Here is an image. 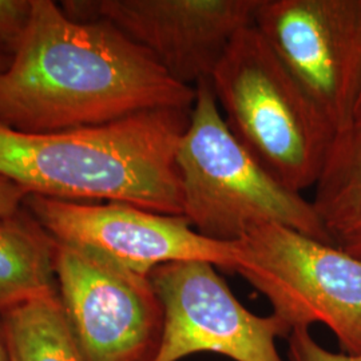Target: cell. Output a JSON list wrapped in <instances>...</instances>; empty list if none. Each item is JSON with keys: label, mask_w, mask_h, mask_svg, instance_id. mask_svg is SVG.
<instances>
[{"label": "cell", "mask_w": 361, "mask_h": 361, "mask_svg": "<svg viewBox=\"0 0 361 361\" xmlns=\"http://www.w3.org/2000/svg\"><path fill=\"white\" fill-rule=\"evenodd\" d=\"M262 0H98L104 19L150 52L169 75L195 87L210 80L233 39L255 26Z\"/></svg>", "instance_id": "10"}, {"label": "cell", "mask_w": 361, "mask_h": 361, "mask_svg": "<svg viewBox=\"0 0 361 361\" xmlns=\"http://www.w3.org/2000/svg\"><path fill=\"white\" fill-rule=\"evenodd\" d=\"M235 269L290 331L324 324L344 353H361V259L283 225L235 243Z\"/></svg>", "instance_id": "5"}, {"label": "cell", "mask_w": 361, "mask_h": 361, "mask_svg": "<svg viewBox=\"0 0 361 361\" xmlns=\"http://www.w3.org/2000/svg\"><path fill=\"white\" fill-rule=\"evenodd\" d=\"M217 267L205 261L164 264L149 274L164 310V335L155 361H180L210 352L233 361H284L277 337L286 324L257 316L233 295Z\"/></svg>", "instance_id": "9"}, {"label": "cell", "mask_w": 361, "mask_h": 361, "mask_svg": "<svg viewBox=\"0 0 361 361\" xmlns=\"http://www.w3.org/2000/svg\"><path fill=\"white\" fill-rule=\"evenodd\" d=\"M28 195L16 182L0 176V217L13 216L22 210Z\"/></svg>", "instance_id": "16"}, {"label": "cell", "mask_w": 361, "mask_h": 361, "mask_svg": "<svg viewBox=\"0 0 361 361\" xmlns=\"http://www.w3.org/2000/svg\"><path fill=\"white\" fill-rule=\"evenodd\" d=\"M10 361H87L78 345L59 295L0 313Z\"/></svg>", "instance_id": "13"}, {"label": "cell", "mask_w": 361, "mask_h": 361, "mask_svg": "<svg viewBox=\"0 0 361 361\" xmlns=\"http://www.w3.org/2000/svg\"><path fill=\"white\" fill-rule=\"evenodd\" d=\"M25 207L56 243L142 276L177 261L235 269V243L210 240L183 217L122 202H78L37 194L27 197Z\"/></svg>", "instance_id": "6"}, {"label": "cell", "mask_w": 361, "mask_h": 361, "mask_svg": "<svg viewBox=\"0 0 361 361\" xmlns=\"http://www.w3.org/2000/svg\"><path fill=\"white\" fill-rule=\"evenodd\" d=\"M32 0H0V50L13 55L26 32Z\"/></svg>", "instance_id": "14"}, {"label": "cell", "mask_w": 361, "mask_h": 361, "mask_svg": "<svg viewBox=\"0 0 361 361\" xmlns=\"http://www.w3.org/2000/svg\"><path fill=\"white\" fill-rule=\"evenodd\" d=\"M288 357L290 361H361V353H336L322 347L310 329H295L288 337Z\"/></svg>", "instance_id": "15"}, {"label": "cell", "mask_w": 361, "mask_h": 361, "mask_svg": "<svg viewBox=\"0 0 361 361\" xmlns=\"http://www.w3.org/2000/svg\"><path fill=\"white\" fill-rule=\"evenodd\" d=\"M310 202L331 244L361 259V138L337 134Z\"/></svg>", "instance_id": "12"}, {"label": "cell", "mask_w": 361, "mask_h": 361, "mask_svg": "<svg viewBox=\"0 0 361 361\" xmlns=\"http://www.w3.org/2000/svg\"><path fill=\"white\" fill-rule=\"evenodd\" d=\"M189 119L190 110L159 109L61 133H25L0 122V176L28 194L182 217L177 153Z\"/></svg>", "instance_id": "2"}, {"label": "cell", "mask_w": 361, "mask_h": 361, "mask_svg": "<svg viewBox=\"0 0 361 361\" xmlns=\"http://www.w3.org/2000/svg\"><path fill=\"white\" fill-rule=\"evenodd\" d=\"M0 361H10L8 360V352H7V345H6L1 323H0Z\"/></svg>", "instance_id": "18"}, {"label": "cell", "mask_w": 361, "mask_h": 361, "mask_svg": "<svg viewBox=\"0 0 361 361\" xmlns=\"http://www.w3.org/2000/svg\"><path fill=\"white\" fill-rule=\"evenodd\" d=\"M58 293L87 361H155L164 310L149 276L56 243Z\"/></svg>", "instance_id": "8"}, {"label": "cell", "mask_w": 361, "mask_h": 361, "mask_svg": "<svg viewBox=\"0 0 361 361\" xmlns=\"http://www.w3.org/2000/svg\"><path fill=\"white\" fill-rule=\"evenodd\" d=\"M177 166L182 217L207 238L234 244L276 224L331 244L312 202L276 180L234 138L210 80L195 86Z\"/></svg>", "instance_id": "4"}, {"label": "cell", "mask_w": 361, "mask_h": 361, "mask_svg": "<svg viewBox=\"0 0 361 361\" xmlns=\"http://www.w3.org/2000/svg\"><path fill=\"white\" fill-rule=\"evenodd\" d=\"M347 131H350L352 134H355L356 137L361 138V92L357 99L356 107L353 110V116H352V121H350V126Z\"/></svg>", "instance_id": "17"}, {"label": "cell", "mask_w": 361, "mask_h": 361, "mask_svg": "<svg viewBox=\"0 0 361 361\" xmlns=\"http://www.w3.org/2000/svg\"><path fill=\"white\" fill-rule=\"evenodd\" d=\"M210 85L226 126L262 168L296 193L316 185L337 131L257 27L233 39Z\"/></svg>", "instance_id": "3"}, {"label": "cell", "mask_w": 361, "mask_h": 361, "mask_svg": "<svg viewBox=\"0 0 361 361\" xmlns=\"http://www.w3.org/2000/svg\"><path fill=\"white\" fill-rule=\"evenodd\" d=\"M195 87L104 19L79 22L51 0L31 18L0 74V122L25 133L90 129L159 109L192 110Z\"/></svg>", "instance_id": "1"}, {"label": "cell", "mask_w": 361, "mask_h": 361, "mask_svg": "<svg viewBox=\"0 0 361 361\" xmlns=\"http://www.w3.org/2000/svg\"><path fill=\"white\" fill-rule=\"evenodd\" d=\"M56 241L23 207L0 217V313L58 293Z\"/></svg>", "instance_id": "11"}, {"label": "cell", "mask_w": 361, "mask_h": 361, "mask_svg": "<svg viewBox=\"0 0 361 361\" xmlns=\"http://www.w3.org/2000/svg\"><path fill=\"white\" fill-rule=\"evenodd\" d=\"M10 62H11V55L0 50V74L4 70H7V67L10 66Z\"/></svg>", "instance_id": "19"}, {"label": "cell", "mask_w": 361, "mask_h": 361, "mask_svg": "<svg viewBox=\"0 0 361 361\" xmlns=\"http://www.w3.org/2000/svg\"><path fill=\"white\" fill-rule=\"evenodd\" d=\"M261 34L337 134L361 92V0H262Z\"/></svg>", "instance_id": "7"}]
</instances>
